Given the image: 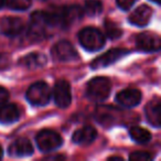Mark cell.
<instances>
[{
    "mask_svg": "<svg viewBox=\"0 0 161 161\" xmlns=\"http://www.w3.org/2000/svg\"><path fill=\"white\" fill-rule=\"evenodd\" d=\"M53 97L55 104L61 108H66L69 106L72 102V93L71 86L66 80H58L54 85L53 88Z\"/></svg>",
    "mask_w": 161,
    "mask_h": 161,
    "instance_id": "52a82bcc",
    "label": "cell"
},
{
    "mask_svg": "<svg viewBox=\"0 0 161 161\" xmlns=\"http://www.w3.org/2000/svg\"><path fill=\"white\" fill-rule=\"evenodd\" d=\"M6 5V0H0V9Z\"/></svg>",
    "mask_w": 161,
    "mask_h": 161,
    "instance_id": "83f0119b",
    "label": "cell"
},
{
    "mask_svg": "<svg viewBox=\"0 0 161 161\" xmlns=\"http://www.w3.org/2000/svg\"><path fill=\"white\" fill-rule=\"evenodd\" d=\"M105 29L106 33L110 39H118L123 34V30L118 27L115 22L110 20H106L105 22Z\"/></svg>",
    "mask_w": 161,
    "mask_h": 161,
    "instance_id": "7402d4cb",
    "label": "cell"
},
{
    "mask_svg": "<svg viewBox=\"0 0 161 161\" xmlns=\"http://www.w3.org/2000/svg\"><path fill=\"white\" fill-rule=\"evenodd\" d=\"M32 152H33L32 143L27 138L18 139L14 143H11V146L9 147L10 156L14 157H27L32 154Z\"/></svg>",
    "mask_w": 161,
    "mask_h": 161,
    "instance_id": "2e32d148",
    "label": "cell"
},
{
    "mask_svg": "<svg viewBox=\"0 0 161 161\" xmlns=\"http://www.w3.org/2000/svg\"><path fill=\"white\" fill-rule=\"evenodd\" d=\"M146 117L148 121L154 127H160L161 125V103L159 98L150 101L146 105Z\"/></svg>",
    "mask_w": 161,
    "mask_h": 161,
    "instance_id": "9a60e30c",
    "label": "cell"
},
{
    "mask_svg": "<svg viewBox=\"0 0 161 161\" xmlns=\"http://www.w3.org/2000/svg\"><path fill=\"white\" fill-rule=\"evenodd\" d=\"M53 54L60 61H74L78 58L75 47L69 41H60L53 47Z\"/></svg>",
    "mask_w": 161,
    "mask_h": 161,
    "instance_id": "9c48e42d",
    "label": "cell"
},
{
    "mask_svg": "<svg viewBox=\"0 0 161 161\" xmlns=\"http://www.w3.org/2000/svg\"><path fill=\"white\" fill-rule=\"evenodd\" d=\"M127 53H128V51L125 49L109 50V51L104 53L103 55H101L99 58H95L92 62V67L93 69H101V67L108 66V65L116 62L117 60H119L120 58H123V56L126 55Z\"/></svg>",
    "mask_w": 161,
    "mask_h": 161,
    "instance_id": "30bf717a",
    "label": "cell"
},
{
    "mask_svg": "<svg viewBox=\"0 0 161 161\" xmlns=\"http://www.w3.org/2000/svg\"><path fill=\"white\" fill-rule=\"evenodd\" d=\"M51 25L50 23L49 14L47 11H36L31 14L29 25V33L30 38L33 40H41L45 36L47 28Z\"/></svg>",
    "mask_w": 161,
    "mask_h": 161,
    "instance_id": "277c9868",
    "label": "cell"
},
{
    "mask_svg": "<svg viewBox=\"0 0 161 161\" xmlns=\"http://www.w3.org/2000/svg\"><path fill=\"white\" fill-rule=\"evenodd\" d=\"M117 5L120 9L123 10H128L131 8V6L134 5L135 0H116Z\"/></svg>",
    "mask_w": 161,
    "mask_h": 161,
    "instance_id": "cb8c5ba5",
    "label": "cell"
},
{
    "mask_svg": "<svg viewBox=\"0 0 161 161\" xmlns=\"http://www.w3.org/2000/svg\"><path fill=\"white\" fill-rule=\"evenodd\" d=\"M150 1H152V3H158V5H159L161 0H150Z\"/></svg>",
    "mask_w": 161,
    "mask_h": 161,
    "instance_id": "f546056e",
    "label": "cell"
},
{
    "mask_svg": "<svg viewBox=\"0 0 161 161\" xmlns=\"http://www.w3.org/2000/svg\"><path fill=\"white\" fill-rule=\"evenodd\" d=\"M84 10L88 16H97L103 10V3L98 0H87L85 3Z\"/></svg>",
    "mask_w": 161,
    "mask_h": 161,
    "instance_id": "ffe728a7",
    "label": "cell"
},
{
    "mask_svg": "<svg viewBox=\"0 0 161 161\" xmlns=\"http://www.w3.org/2000/svg\"><path fill=\"white\" fill-rule=\"evenodd\" d=\"M8 98H9V93H8V91L6 90L5 87H3V86H0V105L5 104L6 102L8 101Z\"/></svg>",
    "mask_w": 161,
    "mask_h": 161,
    "instance_id": "d4e9b609",
    "label": "cell"
},
{
    "mask_svg": "<svg viewBox=\"0 0 161 161\" xmlns=\"http://www.w3.org/2000/svg\"><path fill=\"white\" fill-rule=\"evenodd\" d=\"M32 0H6V5L12 10L23 11L31 7Z\"/></svg>",
    "mask_w": 161,
    "mask_h": 161,
    "instance_id": "44dd1931",
    "label": "cell"
},
{
    "mask_svg": "<svg viewBox=\"0 0 161 161\" xmlns=\"http://www.w3.org/2000/svg\"><path fill=\"white\" fill-rule=\"evenodd\" d=\"M129 135L134 141L138 143H146L151 139V134L145 128L134 126L129 129Z\"/></svg>",
    "mask_w": 161,
    "mask_h": 161,
    "instance_id": "d6986e66",
    "label": "cell"
},
{
    "mask_svg": "<svg viewBox=\"0 0 161 161\" xmlns=\"http://www.w3.org/2000/svg\"><path fill=\"white\" fill-rule=\"evenodd\" d=\"M19 64L25 69H34L47 64V58L41 53H30L19 60Z\"/></svg>",
    "mask_w": 161,
    "mask_h": 161,
    "instance_id": "e0dca14e",
    "label": "cell"
},
{
    "mask_svg": "<svg viewBox=\"0 0 161 161\" xmlns=\"http://www.w3.org/2000/svg\"><path fill=\"white\" fill-rule=\"evenodd\" d=\"M23 21L16 17H6L0 22V30L5 36H16L23 30Z\"/></svg>",
    "mask_w": 161,
    "mask_h": 161,
    "instance_id": "7c38bea8",
    "label": "cell"
},
{
    "mask_svg": "<svg viewBox=\"0 0 161 161\" xmlns=\"http://www.w3.org/2000/svg\"><path fill=\"white\" fill-rule=\"evenodd\" d=\"M39 149L43 152H50L61 147L63 140L58 132L50 129L41 130L36 138Z\"/></svg>",
    "mask_w": 161,
    "mask_h": 161,
    "instance_id": "8992f818",
    "label": "cell"
},
{
    "mask_svg": "<svg viewBox=\"0 0 161 161\" xmlns=\"http://www.w3.org/2000/svg\"><path fill=\"white\" fill-rule=\"evenodd\" d=\"M27 98L32 105H47L51 98V91L49 85L44 82H36L32 84L27 91Z\"/></svg>",
    "mask_w": 161,
    "mask_h": 161,
    "instance_id": "5b68a950",
    "label": "cell"
},
{
    "mask_svg": "<svg viewBox=\"0 0 161 161\" xmlns=\"http://www.w3.org/2000/svg\"><path fill=\"white\" fill-rule=\"evenodd\" d=\"M108 160H123L121 157H117V156H114V157H109Z\"/></svg>",
    "mask_w": 161,
    "mask_h": 161,
    "instance_id": "4316f807",
    "label": "cell"
},
{
    "mask_svg": "<svg viewBox=\"0 0 161 161\" xmlns=\"http://www.w3.org/2000/svg\"><path fill=\"white\" fill-rule=\"evenodd\" d=\"M116 101L123 107L132 108L141 102V93L134 88L124 90L116 95Z\"/></svg>",
    "mask_w": 161,
    "mask_h": 161,
    "instance_id": "8fae6325",
    "label": "cell"
},
{
    "mask_svg": "<svg viewBox=\"0 0 161 161\" xmlns=\"http://www.w3.org/2000/svg\"><path fill=\"white\" fill-rule=\"evenodd\" d=\"M110 80L107 77H103V76H98L93 80H91L87 84V96L93 101H104L109 96L110 93Z\"/></svg>",
    "mask_w": 161,
    "mask_h": 161,
    "instance_id": "3957f363",
    "label": "cell"
},
{
    "mask_svg": "<svg viewBox=\"0 0 161 161\" xmlns=\"http://www.w3.org/2000/svg\"><path fill=\"white\" fill-rule=\"evenodd\" d=\"M10 63V60L9 58H8L7 55H5V54H1L0 55V69H5V67H7L8 65H9Z\"/></svg>",
    "mask_w": 161,
    "mask_h": 161,
    "instance_id": "484cf974",
    "label": "cell"
},
{
    "mask_svg": "<svg viewBox=\"0 0 161 161\" xmlns=\"http://www.w3.org/2000/svg\"><path fill=\"white\" fill-rule=\"evenodd\" d=\"M129 159L131 161H150L152 159V154L147 151H136L130 153Z\"/></svg>",
    "mask_w": 161,
    "mask_h": 161,
    "instance_id": "603a6c76",
    "label": "cell"
},
{
    "mask_svg": "<svg viewBox=\"0 0 161 161\" xmlns=\"http://www.w3.org/2000/svg\"><path fill=\"white\" fill-rule=\"evenodd\" d=\"M137 47L145 52L158 51L161 47L160 38L154 32H143L137 38Z\"/></svg>",
    "mask_w": 161,
    "mask_h": 161,
    "instance_id": "ba28073f",
    "label": "cell"
},
{
    "mask_svg": "<svg viewBox=\"0 0 161 161\" xmlns=\"http://www.w3.org/2000/svg\"><path fill=\"white\" fill-rule=\"evenodd\" d=\"M82 47L87 51H98L105 45L106 39L99 30L95 28H85L78 34Z\"/></svg>",
    "mask_w": 161,
    "mask_h": 161,
    "instance_id": "7a4b0ae2",
    "label": "cell"
},
{
    "mask_svg": "<svg viewBox=\"0 0 161 161\" xmlns=\"http://www.w3.org/2000/svg\"><path fill=\"white\" fill-rule=\"evenodd\" d=\"M3 148H1V146H0V159L3 158Z\"/></svg>",
    "mask_w": 161,
    "mask_h": 161,
    "instance_id": "f1b7e54d",
    "label": "cell"
},
{
    "mask_svg": "<svg viewBox=\"0 0 161 161\" xmlns=\"http://www.w3.org/2000/svg\"><path fill=\"white\" fill-rule=\"evenodd\" d=\"M0 123L11 124L19 119V109L14 104L0 105Z\"/></svg>",
    "mask_w": 161,
    "mask_h": 161,
    "instance_id": "ac0fdd59",
    "label": "cell"
},
{
    "mask_svg": "<svg viewBox=\"0 0 161 161\" xmlns=\"http://www.w3.org/2000/svg\"><path fill=\"white\" fill-rule=\"evenodd\" d=\"M51 25H61L69 27L75 20H78L83 16V10L78 6H69V7L56 8L53 11L47 12Z\"/></svg>",
    "mask_w": 161,
    "mask_h": 161,
    "instance_id": "6da1fadb",
    "label": "cell"
},
{
    "mask_svg": "<svg viewBox=\"0 0 161 161\" xmlns=\"http://www.w3.org/2000/svg\"><path fill=\"white\" fill-rule=\"evenodd\" d=\"M152 16V9L147 5L139 6L134 10L129 16L130 23L138 27H145L149 23Z\"/></svg>",
    "mask_w": 161,
    "mask_h": 161,
    "instance_id": "4fadbf2b",
    "label": "cell"
},
{
    "mask_svg": "<svg viewBox=\"0 0 161 161\" xmlns=\"http://www.w3.org/2000/svg\"><path fill=\"white\" fill-rule=\"evenodd\" d=\"M97 131L92 126H85V127L77 129L73 134L72 141L77 145H90L96 139Z\"/></svg>",
    "mask_w": 161,
    "mask_h": 161,
    "instance_id": "5bb4252c",
    "label": "cell"
}]
</instances>
